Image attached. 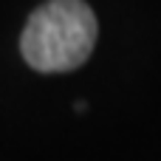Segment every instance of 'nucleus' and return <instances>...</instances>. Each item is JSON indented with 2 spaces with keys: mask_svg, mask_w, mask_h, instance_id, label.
Returning <instances> with one entry per match:
<instances>
[{
  "mask_svg": "<svg viewBox=\"0 0 161 161\" xmlns=\"http://www.w3.org/2000/svg\"><path fill=\"white\" fill-rule=\"evenodd\" d=\"M96 37V14L85 0H48L28 17L20 54L37 74H65L91 57Z\"/></svg>",
  "mask_w": 161,
  "mask_h": 161,
  "instance_id": "1",
  "label": "nucleus"
}]
</instances>
